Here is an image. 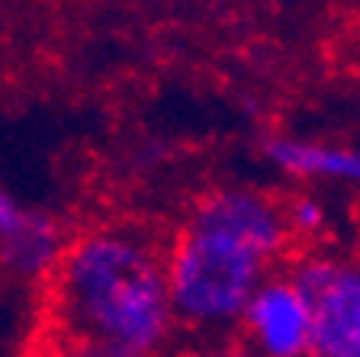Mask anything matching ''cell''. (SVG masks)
Returning a JSON list of instances; mask_svg holds the SVG:
<instances>
[{
    "mask_svg": "<svg viewBox=\"0 0 360 357\" xmlns=\"http://www.w3.org/2000/svg\"><path fill=\"white\" fill-rule=\"evenodd\" d=\"M315 309L312 357H360V254L300 251L286 261Z\"/></svg>",
    "mask_w": 360,
    "mask_h": 357,
    "instance_id": "3",
    "label": "cell"
},
{
    "mask_svg": "<svg viewBox=\"0 0 360 357\" xmlns=\"http://www.w3.org/2000/svg\"><path fill=\"white\" fill-rule=\"evenodd\" d=\"M238 342L257 357H312L315 309L290 264L267 277L251 293L238 315Z\"/></svg>",
    "mask_w": 360,
    "mask_h": 357,
    "instance_id": "4",
    "label": "cell"
},
{
    "mask_svg": "<svg viewBox=\"0 0 360 357\" xmlns=\"http://www.w3.org/2000/svg\"><path fill=\"white\" fill-rule=\"evenodd\" d=\"M71 242V229L52 209L0 184V270L10 280L39 283L55 274Z\"/></svg>",
    "mask_w": 360,
    "mask_h": 357,
    "instance_id": "5",
    "label": "cell"
},
{
    "mask_svg": "<svg viewBox=\"0 0 360 357\" xmlns=\"http://www.w3.org/2000/svg\"><path fill=\"white\" fill-rule=\"evenodd\" d=\"M261 158L296 184H328L360 190V145L315 135H267Z\"/></svg>",
    "mask_w": 360,
    "mask_h": 357,
    "instance_id": "6",
    "label": "cell"
},
{
    "mask_svg": "<svg viewBox=\"0 0 360 357\" xmlns=\"http://www.w3.org/2000/svg\"><path fill=\"white\" fill-rule=\"evenodd\" d=\"M296 254L283 196L255 184L202 190L161 242L167 296L180 328L225 338L251 293Z\"/></svg>",
    "mask_w": 360,
    "mask_h": 357,
    "instance_id": "2",
    "label": "cell"
},
{
    "mask_svg": "<svg viewBox=\"0 0 360 357\" xmlns=\"http://www.w3.org/2000/svg\"><path fill=\"white\" fill-rule=\"evenodd\" d=\"M177 328L161 242L129 223L71 232L45 280L49 357H165Z\"/></svg>",
    "mask_w": 360,
    "mask_h": 357,
    "instance_id": "1",
    "label": "cell"
},
{
    "mask_svg": "<svg viewBox=\"0 0 360 357\" xmlns=\"http://www.w3.org/2000/svg\"><path fill=\"white\" fill-rule=\"evenodd\" d=\"M193 357H257V354H251V351H248L238 338L225 335V338H212L210 344H202Z\"/></svg>",
    "mask_w": 360,
    "mask_h": 357,
    "instance_id": "8",
    "label": "cell"
},
{
    "mask_svg": "<svg viewBox=\"0 0 360 357\" xmlns=\"http://www.w3.org/2000/svg\"><path fill=\"white\" fill-rule=\"evenodd\" d=\"M283 213H286V225H290V235L300 245H312L315 238L328 229V206L315 194L300 190L292 196H283Z\"/></svg>",
    "mask_w": 360,
    "mask_h": 357,
    "instance_id": "7",
    "label": "cell"
}]
</instances>
